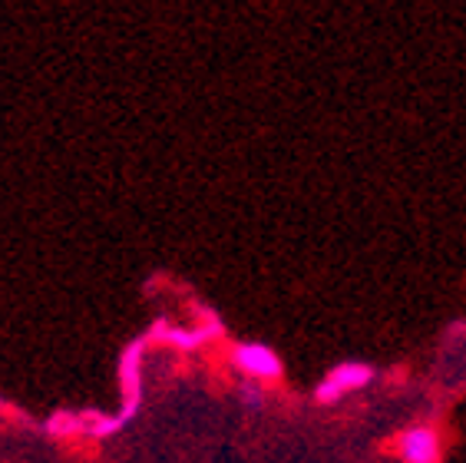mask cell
<instances>
[{"instance_id": "1", "label": "cell", "mask_w": 466, "mask_h": 463, "mask_svg": "<svg viewBox=\"0 0 466 463\" xmlns=\"http://www.w3.org/2000/svg\"><path fill=\"white\" fill-rule=\"evenodd\" d=\"M374 381V367L364 365V361H341V365H334L324 381L314 387V401L321 404H334L341 401L344 394L350 391H360V387H368Z\"/></svg>"}, {"instance_id": "2", "label": "cell", "mask_w": 466, "mask_h": 463, "mask_svg": "<svg viewBox=\"0 0 466 463\" xmlns=\"http://www.w3.org/2000/svg\"><path fill=\"white\" fill-rule=\"evenodd\" d=\"M235 371H242L248 381H279L281 377V357L261 341H242L228 351Z\"/></svg>"}, {"instance_id": "3", "label": "cell", "mask_w": 466, "mask_h": 463, "mask_svg": "<svg viewBox=\"0 0 466 463\" xmlns=\"http://www.w3.org/2000/svg\"><path fill=\"white\" fill-rule=\"evenodd\" d=\"M143 351H146V338L126 345L123 357H119V384H123V410L119 417L129 424L139 410V401H143Z\"/></svg>"}, {"instance_id": "4", "label": "cell", "mask_w": 466, "mask_h": 463, "mask_svg": "<svg viewBox=\"0 0 466 463\" xmlns=\"http://www.w3.org/2000/svg\"><path fill=\"white\" fill-rule=\"evenodd\" d=\"M222 334H225L222 321L216 318V312H212V308L206 312V324H202V328L182 331V328H169L166 321L153 324V338L156 341H166V345L182 347V351H196L198 345H206V341H212V338H222Z\"/></svg>"}, {"instance_id": "5", "label": "cell", "mask_w": 466, "mask_h": 463, "mask_svg": "<svg viewBox=\"0 0 466 463\" xmlns=\"http://www.w3.org/2000/svg\"><path fill=\"white\" fill-rule=\"evenodd\" d=\"M397 454L404 463H440V434L433 427H410L397 437Z\"/></svg>"}, {"instance_id": "6", "label": "cell", "mask_w": 466, "mask_h": 463, "mask_svg": "<svg viewBox=\"0 0 466 463\" xmlns=\"http://www.w3.org/2000/svg\"><path fill=\"white\" fill-rule=\"evenodd\" d=\"M46 430L54 437H73V434H80V430H86V417H80V414H56V417L46 420Z\"/></svg>"}, {"instance_id": "7", "label": "cell", "mask_w": 466, "mask_h": 463, "mask_svg": "<svg viewBox=\"0 0 466 463\" xmlns=\"http://www.w3.org/2000/svg\"><path fill=\"white\" fill-rule=\"evenodd\" d=\"M238 401H242V407H248V410H261V407H265L261 381H245L242 387H238Z\"/></svg>"}]
</instances>
